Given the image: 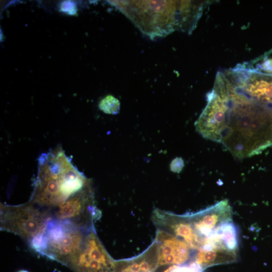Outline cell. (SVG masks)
<instances>
[{"mask_svg": "<svg viewBox=\"0 0 272 272\" xmlns=\"http://www.w3.org/2000/svg\"><path fill=\"white\" fill-rule=\"evenodd\" d=\"M47 214L40 212L31 202L12 206H1V229L19 235L30 241L44 231L50 219Z\"/></svg>", "mask_w": 272, "mask_h": 272, "instance_id": "obj_5", "label": "cell"}, {"mask_svg": "<svg viewBox=\"0 0 272 272\" xmlns=\"http://www.w3.org/2000/svg\"><path fill=\"white\" fill-rule=\"evenodd\" d=\"M224 73L239 92L272 108V74L241 67L226 71Z\"/></svg>", "mask_w": 272, "mask_h": 272, "instance_id": "obj_6", "label": "cell"}, {"mask_svg": "<svg viewBox=\"0 0 272 272\" xmlns=\"http://www.w3.org/2000/svg\"><path fill=\"white\" fill-rule=\"evenodd\" d=\"M237 258L236 251L205 245L197 250L194 256L193 260L205 270L212 266L236 262Z\"/></svg>", "mask_w": 272, "mask_h": 272, "instance_id": "obj_14", "label": "cell"}, {"mask_svg": "<svg viewBox=\"0 0 272 272\" xmlns=\"http://www.w3.org/2000/svg\"><path fill=\"white\" fill-rule=\"evenodd\" d=\"M206 2L193 1H123L117 7L144 34L165 36L195 27Z\"/></svg>", "mask_w": 272, "mask_h": 272, "instance_id": "obj_2", "label": "cell"}, {"mask_svg": "<svg viewBox=\"0 0 272 272\" xmlns=\"http://www.w3.org/2000/svg\"><path fill=\"white\" fill-rule=\"evenodd\" d=\"M157 264V245L155 243L140 257L127 262H116V272H154Z\"/></svg>", "mask_w": 272, "mask_h": 272, "instance_id": "obj_15", "label": "cell"}, {"mask_svg": "<svg viewBox=\"0 0 272 272\" xmlns=\"http://www.w3.org/2000/svg\"><path fill=\"white\" fill-rule=\"evenodd\" d=\"M232 215V209L227 200L220 201L196 213L188 215L201 247L205 239L222 223L231 220Z\"/></svg>", "mask_w": 272, "mask_h": 272, "instance_id": "obj_9", "label": "cell"}, {"mask_svg": "<svg viewBox=\"0 0 272 272\" xmlns=\"http://www.w3.org/2000/svg\"><path fill=\"white\" fill-rule=\"evenodd\" d=\"M183 166V160L179 158L175 159L170 165L171 169L174 172L180 171Z\"/></svg>", "mask_w": 272, "mask_h": 272, "instance_id": "obj_18", "label": "cell"}, {"mask_svg": "<svg viewBox=\"0 0 272 272\" xmlns=\"http://www.w3.org/2000/svg\"><path fill=\"white\" fill-rule=\"evenodd\" d=\"M155 243L158 266L182 264L191 256L192 249L184 240L165 231L157 232Z\"/></svg>", "mask_w": 272, "mask_h": 272, "instance_id": "obj_10", "label": "cell"}, {"mask_svg": "<svg viewBox=\"0 0 272 272\" xmlns=\"http://www.w3.org/2000/svg\"><path fill=\"white\" fill-rule=\"evenodd\" d=\"M155 217L160 226H164L166 232L184 240L191 249L197 250L200 248V241L188 215L179 216L158 212L156 213Z\"/></svg>", "mask_w": 272, "mask_h": 272, "instance_id": "obj_11", "label": "cell"}, {"mask_svg": "<svg viewBox=\"0 0 272 272\" xmlns=\"http://www.w3.org/2000/svg\"><path fill=\"white\" fill-rule=\"evenodd\" d=\"M84 238L78 225L65 221L63 233L55 240H47V248L43 255L65 265L81 249Z\"/></svg>", "mask_w": 272, "mask_h": 272, "instance_id": "obj_8", "label": "cell"}, {"mask_svg": "<svg viewBox=\"0 0 272 272\" xmlns=\"http://www.w3.org/2000/svg\"><path fill=\"white\" fill-rule=\"evenodd\" d=\"M228 110L220 143L243 159L272 146V108L239 92L227 79Z\"/></svg>", "mask_w": 272, "mask_h": 272, "instance_id": "obj_1", "label": "cell"}, {"mask_svg": "<svg viewBox=\"0 0 272 272\" xmlns=\"http://www.w3.org/2000/svg\"><path fill=\"white\" fill-rule=\"evenodd\" d=\"M74 272H116L113 260L94 231L85 237L81 249L65 265Z\"/></svg>", "mask_w": 272, "mask_h": 272, "instance_id": "obj_7", "label": "cell"}, {"mask_svg": "<svg viewBox=\"0 0 272 272\" xmlns=\"http://www.w3.org/2000/svg\"><path fill=\"white\" fill-rule=\"evenodd\" d=\"M204 269L194 260L182 264L173 265L163 272H203Z\"/></svg>", "mask_w": 272, "mask_h": 272, "instance_id": "obj_17", "label": "cell"}, {"mask_svg": "<svg viewBox=\"0 0 272 272\" xmlns=\"http://www.w3.org/2000/svg\"><path fill=\"white\" fill-rule=\"evenodd\" d=\"M68 159L61 148L42 154L38 160V171L31 202L48 207L64 202L60 193L62 171Z\"/></svg>", "mask_w": 272, "mask_h": 272, "instance_id": "obj_3", "label": "cell"}, {"mask_svg": "<svg viewBox=\"0 0 272 272\" xmlns=\"http://www.w3.org/2000/svg\"><path fill=\"white\" fill-rule=\"evenodd\" d=\"M226 80L218 72L208 103L195 122L197 131L205 138L220 143L228 110Z\"/></svg>", "mask_w": 272, "mask_h": 272, "instance_id": "obj_4", "label": "cell"}, {"mask_svg": "<svg viewBox=\"0 0 272 272\" xmlns=\"http://www.w3.org/2000/svg\"><path fill=\"white\" fill-rule=\"evenodd\" d=\"M18 272H29V271L23 269V270H20Z\"/></svg>", "mask_w": 272, "mask_h": 272, "instance_id": "obj_19", "label": "cell"}, {"mask_svg": "<svg viewBox=\"0 0 272 272\" xmlns=\"http://www.w3.org/2000/svg\"><path fill=\"white\" fill-rule=\"evenodd\" d=\"M205 245L237 252L238 247V232L237 227L232 219L222 223L205 238L202 246Z\"/></svg>", "mask_w": 272, "mask_h": 272, "instance_id": "obj_13", "label": "cell"}, {"mask_svg": "<svg viewBox=\"0 0 272 272\" xmlns=\"http://www.w3.org/2000/svg\"><path fill=\"white\" fill-rule=\"evenodd\" d=\"M92 201L90 184L59 206L56 217L60 221L79 219L86 211H90V208H94L91 207Z\"/></svg>", "mask_w": 272, "mask_h": 272, "instance_id": "obj_12", "label": "cell"}, {"mask_svg": "<svg viewBox=\"0 0 272 272\" xmlns=\"http://www.w3.org/2000/svg\"><path fill=\"white\" fill-rule=\"evenodd\" d=\"M119 101L112 95H108L102 99L99 104V109L109 114H116L120 110Z\"/></svg>", "mask_w": 272, "mask_h": 272, "instance_id": "obj_16", "label": "cell"}]
</instances>
